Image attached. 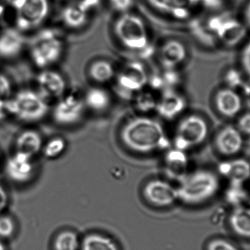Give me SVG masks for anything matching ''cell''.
<instances>
[{"instance_id":"1","label":"cell","mask_w":250,"mask_h":250,"mask_svg":"<svg viewBox=\"0 0 250 250\" xmlns=\"http://www.w3.org/2000/svg\"><path fill=\"white\" fill-rule=\"evenodd\" d=\"M120 139L126 148L138 154L166 151L172 146L161 123L147 116L127 120L120 131Z\"/></svg>"},{"instance_id":"2","label":"cell","mask_w":250,"mask_h":250,"mask_svg":"<svg viewBox=\"0 0 250 250\" xmlns=\"http://www.w3.org/2000/svg\"><path fill=\"white\" fill-rule=\"evenodd\" d=\"M114 33L125 49L141 58H148L154 52L146 24L137 15L120 14L114 23Z\"/></svg>"},{"instance_id":"3","label":"cell","mask_w":250,"mask_h":250,"mask_svg":"<svg viewBox=\"0 0 250 250\" xmlns=\"http://www.w3.org/2000/svg\"><path fill=\"white\" fill-rule=\"evenodd\" d=\"M178 201L189 206L199 205L215 196L220 188V179L214 172L199 169L189 172L178 182Z\"/></svg>"},{"instance_id":"4","label":"cell","mask_w":250,"mask_h":250,"mask_svg":"<svg viewBox=\"0 0 250 250\" xmlns=\"http://www.w3.org/2000/svg\"><path fill=\"white\" fill-rule=\"evenodd\" d=\"M65 51V41L58 30L47 28L39 31L31 40L29 52L34 64L46 69L58 62Z\"/></svg>"},{"instance_id":"5","label":"cell","mask_w":250,"mask_h":250,"mask_svg":"<svg viewBox=\"0 0 250 250\" xmlns=\"http://www.w3.org/2000/svg\"><path fill=\"white\" fill-rule=\"evenodd\" d=\"M16 29L27 32L37 29L48 19L51 10L49 0H12Z\"/></svg>"},{"instance_id":"6","label":"cell","mask_w":250,"mask_h":250,"mask_svg":"<svg viewBox=\"0 0 250 250\" xmlns=\"http://www.w3.org/2000/svg\"><path fill=\"white\" fill-rule=\"evenodd\" d=\"M10 114L19 120L34 123L42 120L49 111L48 101L41 94L32 90H23L16 94L8 103Z\"/></svg>"},{"instance_id":"7","label":"cell","mask_w":250,"mask_h":250,"mask_svg":"<svg viewBox=\"0 0 250 250\" xmlns=\"http://www.w3.org/2000/svg\"><path fill=\"white\" fill-rule=\"evenodd\" d=\"M149 73L142 62L130 60L125 63L116 73L115 89L117 93L125 99L132 97L148 86Z\"/></svg>"},{"instance_id":"8","label":"cell","mask_w":250,"mask_h":250,"mask_svg":"<svg viewBox=\"0 0 250 250\" xmlns=\"http://www.w3.org/2000/svg\"><path fill=\"white\" fill-rule=\"evenodd\" d=\"M208 134V124L203 117L195 114L187 116L176 126L172 146L188 151L202 144Z\"/></svg>"},{"instance_id":"9","label":"cell","mask_w":250,"mask_h":250,"mask_svg":"<svg viewBox=\"0 0 250 250\" xmlns=\"http://www.w3.org/2000/svg\"><path fill=\"white\" fill-rule=\"evenodd\" d=\"M57 101L52 113L57 124L72 126L82 120L86 110L83 95L76 92H66Z\"/></svg>"},{"instance_id":"10","label":"cell","mask_w":250,"mask_h":250,"mask_svg":"<svg viewBox=\"0 0 250 250\" xmlns=\"http://www.w3.org/2000/svg\"><path fill=\"white\" fill-rule=\"evenodd\" d=\"M146 201L154 207L166 208L178 201L177 188L164 179H152L143 189Z\"/></svg>"},{"instance_id":"11","label":"cell","mask_w":250,"mask_h":250,"mask_svg":"<svg viewBox=\"0 0 250 250\" xmlns=\"http://www.w3.org/2000/svg\"><path fill=\"white\" fill-rule=\"evenodd\" d=\"M99 4L100 0H76L64 7L62 21L70 29H80L86 25Z\"/></svg>"},{"instance_id":"12","label":"cell","mask_w":250,"mask_h":250,"mask_svg":"<svg viewBox=\"0 0 250 250\" xmlns=\"http://www.w3.org/2000/svg\"><path fill=\"white\" fill-rule=\"evenodd\" d=\"M188 101L178 89H169L159 94L156 113L163 120L171 121L182 115Z\"/></svg>"},{"instance_id":"13","label":"cell","mask_w":250,"mask_h":250,"mask_svg":"<svg viewBox=\"0 0 250 250\" xmlns=\"http://www.w3.org/2000/svg\"><path fill=\"white\" fill-rule=\"evenodd\" d=\"M38 93L47 101L57 100L67 92V83L64 76L56 70L45 69L37 78Z\"/></svg>"},{"instance_id":"14","label":"cell","mask_w":250,"mask_h":250,"mask_svg":"<svg viewBox=\"0 0 250 250\" xmlns=\"http://www.w3.org/2000/svg\"><path fill=\"white\" fill-rule=\"evenodd\" d=\"M189 166L187 151L173 146L165 151L163 170L169 179L179 182L189 173Z\"/></svg>"},{"instance_id":"15","label":"cell","mask_w":250,"mask_h":250,"mask_svg":"<svg viewBox=\"0 0 250 250\" xmlns=\"http://www.w3.org/2000/svg\"><path fill=\"white\" fill-rule=\"evenodd\" d=\"M244 144V135L236 126H225L219 131L215 138L217 151L226 157L239 154L243 148Z\"/></svg>"},{"instance_id":"16","label":"cell","mask_w":250,"mask_h":250,"mask_svg":"<svg viewBox=\"0 0 250 250\" xmlns=\"http://www.w3.org/2000/svg\"><path fill=\"white\" fill-rule=\"evenodd\" d=\"M188 57V50L183 42L169 40L160 46L158 60L163 68L178 69Z\"/></svg>"},{"instance_id":"17","label":"cell","mask_w":250,"mask_h":250,"mask_svg":"<svg viewBox=\"0 0 250 250\" xmlns=\"http://www.w3.org/2000/svg\"><path fill=\"white\" fill-rule=\"evenodd\" d=\"M5 172L9 179L18 183L27 182L33 175L32 157L16 151L7 160Z\"/></svg>"},{"instance_id":"18","label":"cell","mask_w":250,"mask_h":250,"mask_svg":"<svg viewBox=\"0 0 250 250\" xmlns=\"http://www.w3.org/2000/svg\"><path fill=\"white\" fill-rule=\"evenodd\" d=\"M215 105L218 112L223 117L233 118L242 111L243 104L240 95L235 89L227 87L217 92Z\"/></svg>"},{"instance_id":"19","label":"cell","mask_w":250,"mask_h":250,"mask_svg":"<svg viewBox=\"0 0 250 250\" xmlns=\"http://www.w3.org/2000/svg\"><path fill=\"white\" fill-rule=\"evenodd\" d=\"M219 172L234 185H242L250 179V163L243 158L231 159L220 165Z\"/></svg>"},{"instance_id":"20","label":"cell","mask_w":250,"mask_h":250,"mask_svg":"<svg viewBox=\"0 0 250 250\" xmlns=\"http://www.w3.org/2000/svg\"><path fill=\"white\" fill-rule=\"evenodd\" d=\"M182 76L177 69L163 68L149 74L148 87L160 94L169 89H178Z\"/></svg>"},{"instance_id":"21","label":"cell","mask_w":250,"mask_h":250,"mask_svg":"<svg viewBox=\"0 0 250 250\" xmlns=\"http://www.w3.org/2000/svg\"><path fill=\"white\" fill-rule=\"evenodd\" d=\"M153 8L175 19L188 17L198 0H147Z\"/></svg>"},{"instance_id":"22","label":"cell","mask_w":250,"mask_h":250,"mask_svg":"<svg viewBox=\"0 0 250 250\" xmlns=\"http://www.w3.org/2000/svg\"><path fill=\"white\" fill-rule=\"evenodd\" d=\"M24 37L16 28H7L0 34V57L13 58L20 54L24 45Z\"/></svg>"},{"instance_id":"23","label":"cell","mask_w":250,"mask_h":250,"mask_svg":"<svg viewBox=\"0 0 250 250\" xmlns=\"http://www.w3.org/2000/svg\"><path fill=\"white\" fill-rule=\"evenodd\" d=\"M83 98L86 109L95 113L105 112L111 106L112 101L109 92L98 86L89 88Z\"/></svg>"},{"instance_id":"24","label":"cell","mask_w":250,"mask_h":250,"mask_svg":"<svg viewBox=\"0 0 250 250\" xmlns=\"http://www.w3.org/2000/svg\"><path fill=\"white\" fill-rule=\"evenodd\" d=\"M159 94L146 86L132 97V105L134 109L139 115L147 116V114L156 112Z\"/></svg>"},{"instance_id":"25","label":"cell","mask_w":250,"mask_h":250,"mask_svg":"<svg viewBox=\"0 0 250 250\" xmlns=\"http://www.w3.org/2000/svg\"><path fill=\"white\" fill-rule=\"evenodd\" d=\"M42 148L41 135L35 130H26L19 135L16 140L18 152L32 157L36 155Z\"/></svg>"},{"instance_id":"26","label":"cell","mask_w":250,"mask_h":250,"mask_svg":"<svg viewBox=\"0 0 250 250\" xmlns=\"http://www.w3.org/2000/svg\"><path fill=\"white\" fill-rule=\"evenodd\" d=\"M88 73L90 79L95 83L105 84L114 80L117 70L111 62L98 60L89 65Z\"/></svg>"},{"instance_id":"27","label":"cell","mask_w":250,"mask_h":250,"mask_svg":"<svg viewBox=\"0 0 250 250\" xmlns=\"http://www.w3.org/2000/svg\"><path fill=\"white\" fill-rule=\"evenodd\" d=\"M229 225L235 234L250 239V208H235L229 217Z\"/></svg>"},{"instance_id":"28","label":"cell","mask_w":250,"mask_h":250,"mask_svg":"<svg viewBox=\"0 0 250 250\" xmlns=\"http://www.w3.org/2000/svg\"><path fill=\"white\" fill-rule=\"evenodd\" d=\"M81 250H120L116 242L105 235L90 233L83 238Z\"/></svg>"},{"instance_id":"29","label":"cell","mask_w":250,"mask_h":250,"mask_svg":"<svg viewBox=\"0 0 250 250\" xmlns=\"http://www.w3.org/2000/svg\"><path fill=\"white\" fill-rule=\"evenodd\" d=\"M81 244L77 234L71 230H64L54 239V250H79Z\"/></svg>"},{"instance_id":"30","label":"cell","mask_w":250,"mask_h":250,"mask_svg":"<svg viewBox=\"0 0 250 250\" xmlns=\"http://www.w3.org/2000/svg\"><path fill=\"white\" fill-rule=\"evenodd\" d=\"M67 148V144L64 138L55 137L49 140L42 147V153L48 159H56L61 156Z\"/></svg>"},{"instance_id":"31","label":"cell","mask_w":250,"mask_h":250,"mask_svg":"<svg viewBox=\"0 0 250 250\" xmlns=\"http://www.w3.org/2000/svg\"><path fill=\"white\" fill-rule=\"evenodd\" d=\"M11 99V84L4 75L0 74V108H8Z\"/></svg>"},{"instance_id":"32","label":"cell","mask_w":250,"mask_h":250,"mask_svg":"<svg viewBox=\"0 0 250 250\" xmlns=\"http://www.w3.org/2000/svg\"><path fill=\"white\" fill-rule=\"evenodd\" d=\"M206 250H239V248L229 240L214 239L207 244Z\"/></svg>"},{"instance_id":"33","label":"cell","mask_w":250,"mask_h":250,"mask_svg":"<svg viewBox=\"0 0 250 250\" xmlns=\"http://www.w3.org/2000/svg\"><path fill=\"white\" fill-rule=\"evenodd\" d=\"M15 226L13 220L7 216L0 217V237L8 238L13 235Z\"/></svg>"},{"instance_id":"34","label":"cell","mask_w":250,"mask_h":250,"mask_svg":"<svg viewBox=\"0 0 250 250\" xmlns=\"http://www.w3.org/2000/svg\"><path fill=\"white\" fill-rule=\"evenodd\" d=\"M110 5L120 14L128 13L133 7L135 0H108Z\"/></svg>"},{"instance_id":"35","label":"cell","mask_w":250,"mask_h":250,"mask_svg":"<svg viewBox=\"0 0 250 250\" xmlns=\"http://www.w3.org/2000/svg\"><path fill=\"white\" fill-rule=\"evenodd\" d=\"M236 127L244 135H250V113H246L240 117Z\"/></svg>"},{"instance_id":"36","label":"cell","mask_w":250,"mask_h":250,"mask_svg":"<svg viewBox=\"0 0 250 250\" xmlns=\"http://www.w3.org/2000/svg\"><path fill=\"white\" fill-rule=\"evenodd\" d=\"M242 63L245 73L250 79V41L242 51Z\"/></svg>"},{"instance_id":"37","label":"cell","mask_w":250,"mask_h":250,"mask_svg":"<svg viewBox=\"0 0 250 250\" xmlns=\"http://www.w3.org/2000/svg\"><path fill=\"white\" fill-rule=\"evenodd\" d=\"M226 80L229 83V87L236 90V87L242 82L240 76L236 70H230L226 76Z\"/></svg>"},{"instance_id":"38","label":"cell","mask_w":250,"mask_h":250,"mask_svg":"<svg viewBox=\"0 0 250 250\" xmlns=\"http://www.w3.org/2000/svg\"><path fill=\"white\" fill-rule=\"evenodd\" d=\"M7 202V195L2 187L0 186V211L5 208Z\"/></svg>"},{"instance_id":"39","label":"cell","mask_w":250,"mask_h":250,"mask_svg":"<svg viewBox=\"0 0 250 250\" xmlns=\"http://www.w3.org/2000/svg\"><path fill=\"white\" fill-rule=\"evenodd\" d=\"M11 3L12 0H0V16L10 8Z\"/></svg>"},{"instance_id":"40","label":"cell","mask_w":250,"mask_h":250,"mask_svg":"<svg viewBox=\"0 0 250 250\" xmlns=\"http://www.w3.org/2000/svg\"><path fill=\"white\" fill-rule=\"evenodd\" d=\"M245 18H246L248 25L250 26V3L247 7L246 12H245Z\"/></svg>"},{"instance_id":"41","label":"cell","mask_w":250,"mask_h":250,"mask_svg":"<svg viewBox=\"0 0 250 250\" xmlns=\"http://www.w3.org/2000/svg\"><path fill=\"white\" fill-rule=\"evenodd\" d=\"M0 250H5V248H4V245L0 242Z\"/></svg>"}]
</instances>
